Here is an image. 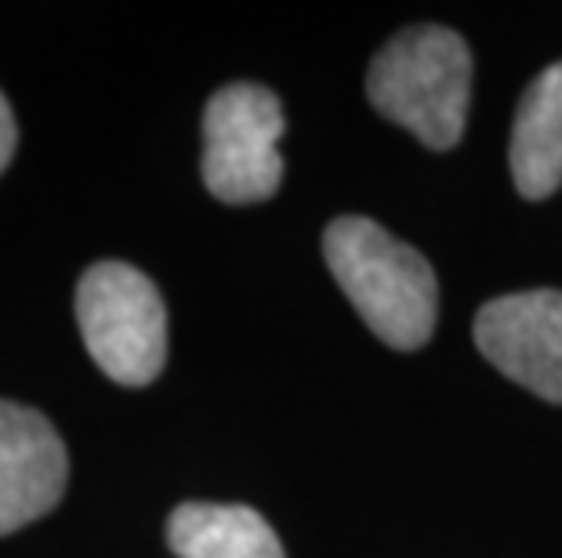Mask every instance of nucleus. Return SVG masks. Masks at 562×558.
I'll use <instances>...</instances> for the list:
<instances>
[{
    "label": "nucleus",
    "instance_id": "obj_1",
    "mask_svg": "<svg viewBox=\"0 0 562 558\" xmlns=\"http://www.w3.org/2000/svg\"><path fill=\"white\" fill-rule=\"evenodd\" d=\"M323 258L374 334L400 352L422 349L436 330L439 283L425 254L378 221L345 215L323 232Z\"/></svg>",
    "mask_w": 562,
    "mask_h": 558
},
{
    "label": "nucleus",
    "instance_id": "obj_2",
    "mask_svg": "<svg viewBox=\"0 0 562 558\" xmlns=\"http://www.w3.org/2000/svg\"><path fill=\"white\" fill-rule=\"evenodd\" d=\"M367 94L381 116L428 149H453L472 102V52L447 26H411L370 62Z\"/></svg>",
    "mask_w": 562,
    "mask_h": 558
},
{
    "label": "nucleus",
    "instance_id": "obj_3",
    "mask_svg": "<svg viewBox=\"0 0 562 558\" xmlns=\"http://www.w3.org/2000/svg\"><path fill=\"white\" fill-rule=\"evenodd\" d=\"M77 323L105 377L146 388L167 363V308L146 272L124 261H99L77 283Z\"/></svg>",
    "mask_w": 562,
    "mask_h": 558
},
{
    "label": "nucleus",
    "instance_id": "obj_4",
    "mask_svg": "<svg viewBox=\"0 0 562 558\" xmlns=\"http://www.w3.org/2000/svg\"><path fill=\"white\" fill-rule=\"evenodd\" d=\"M280 99L261 84H229L203 110V185L222 204H261L283 182Z\"/></svg>",
    "mask_w": 562,
    "mask_h": 558
},
{
    "label": "nucleus",
    "instance_id": "obj_5",
    "mask_svg": "<svg viewBox=\"0 0 562 558\" xmlns=\"http://www.w3.org/2000/svg\"><path fill=\"white\" fill-rule=\"evenodd\" d=\"M475 344L501 374L562 402V291L505 294L480 308Z\"/></svg>",
    "mask_w": 562,
    "mask_h": 558
},
{
    "label": "nucleus",
    "instance_id": "obj_6",
    "mask_svg": "<svg viewBox=\"0 0 562 558\" xmlns=\"http://www.w3.org/2000/svg\"><path fill=\"white\" fill-rule=\"evenodd\" d=\"M69 454L41 410L0 399V537L44 519L63 501Z\"/></svg>",
    "mask_w": 562,
    "mask_h": 558
},
{
    "label": "nucleus",
    "instance_id": "obj_7",
    "mask_svg": "<svg viewBox=\"0 0 562 558\" xmlns=\"http://www.w3.org/2000/svg\"><path fill=\"white\" fill-rule=\"evenodd\" d=\"M508 163L526 200H544L562 185V62L526 88L512 124Z\"/></svg>",
    "mask_w": 562,
    "mask_h": 558
},
{
    "label": "nucleus",
    "instance_id": "obj_8",
    "mask_svg": "<svg viewBox=\"0 0 562 558\" xmlns=\"http://www.w3.org/2000/svg\"><path fill=\"white\" fill-rule=\"evenodd\" d=\"M167 544L178 558H286L272 526L247 504H178Z\"/></svg>",
    "mask_w": 562,
    "mask_h": 558
},
{
    "label": "nucleus",
    "instance_id": "obj_9",
    "mask_svg": "<svg viewBox=\"0 0 562 558\" xmlns=\"http://www.w3.org/2000/svg\"><path fill=\"white\" fill-rule=\"evenodd\" d=\"M15 141H19L15 113H11L8 99H4V94H0V174L8 171L11 157H15Z\"/></svg>",
    "mask_w": 562,
    "mask_h": 558
}]
</instances>
